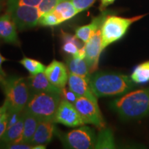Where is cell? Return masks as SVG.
I'll return each instance as SVG.
<instances>
[{"label": "cell", "instance_id": "obj_1", "mask_svg": "<svg viewBox=\"0 0 149 149\" xmlns=\"http://www.w3.org/2000/svg\"><path fill=\"white\" fill-rule=\"evenodd\" d=\"M88 82L97 97L123 95L136 87L130 76L110 72H98L91 74Z\"/></svg>", "mask_w": 149, "mask_h": 149}, {"label": "cell", "instance_id": "obj_2", "mask_svg": "<svg viewBox=\"0 0 149 149\" xmlns=\"http://www.w3.org/2000/svg\"><path fill=\"white\" fill-rule=\"evenodd\" d=\"M110 107L122 120H139L149 115V88L130 91L113 100Z\"/></svg>", "mask_w": 149, "mask_h": 149}, {"label": "cell", "instance_id": "obj_3", "mask_svg": "<svg viewBox=\"0 0 149 149\" xmlns=\"http://www.w3.org/2000/svg\"><path fill=\"white\" fill-rule=\"evenodd\" d=\"M5 94L4 103L7 106L8 113H22L31 97L27 78L10 76L0 80Z\"/></svg>", "mask_w": 149, "mask_h": 149}, {"label": "cell", "instance_id": "obj_4", "mask_svg": "<svg viewBox=\"0 0 149 149\" xmlns=\"http://www.w3.org/2000/svg\"><path fill=\"white\" fill-rule=\"evenodd\" d=\"M61 100V94L57 93H33L24 111L34 115L40 121H54Z\"/></svg>", "mask_w": 149, "mask_h": 149}, {"label": "cell", "instance_id": "obj_5", "mask_svg": "<svg viewBox=\"0 0 149 149\" xmlns=\"http://www.w3.org/2000/svg\"><path fill=\"white\" fill-rule=\"evenodd\" d=\"M146 15H141L133 17L125 18L115 15H107L101 26L102 46L103 51L107 46L120 40L125 35L135 22L139 21Z\"/></svg>", "mask_w": 149, "mask_h": 149}, {"label": "cell", "instance_id": "obj_6", "mask_svg": "<svg viewBox=\"0 0 149 149\" xmlns=\"http://www.w3.org/2000/svg\"><path fill=\"white\" fill-rule=\"evenodd\" d=\"M55 133L65 148L72 149L95 148L97 137L92 128L81 126L68 133H61L56 128Z\"/></svg>", "mask_w": 149, "mask_h": 149}, {"label": "cell", "instance_id": "obj_7", "mask_svg": "<svg viewBox=\"0 0 149 149\" xmlns=\"http://www.w3.org/2000/svg\"><path fill=\"white\" fill-rule=\"evenodd\" d=\"M15 22L19 31L31 29L38 25L41 14L37 7L8 6L7 11Z\"/></svg>", "mask_w": 149, "mask_h": 149}, {"label": "cell", "instance_id": "obj_8", "mask_svg": "<svg viewBox=\"0 0 149 149\" xmlns=\"http://www.w3.org/2000/svg\"><path fill=\"white\" fill-rule=\"evenodd\" d=\"M74 105L85 124H92L100 129L104 128L105 122L98 103L84 97H78Z\"/></svg>", "mask_w": 149, "mask_h": 149}, {"label": "cell", "instance_id": "obj_9", "mask_svg": "<svg viewBox=\"0 0 149 149\" xmlns=\"http://www.w3.org/2000/svg\"><path fill=\"white\" fill-rule=\"evenodd\" d=\"M54 121L55 123L72 128L85 124L74 104L68 102L64 98H61Z\"/></svg>", "mask_w": 149, "mask_h": 149}, {"label": "cell", "instance_id": "obj_10", "mask_svg": "<svg viewBox=\"0 0 149 149\" xmlns=\"http://www.w3.org/2000/svg\"><path fill=\"white\" fill-rule=\"evenodd\" d=\"M84 47L85 59L88 65L91 73L92 74L98 68L100 55L103 51L102 46L101 26L94 33L88 42L85 43Z\"/></svg>", "mask_w": 149, "mask_h": 149}, {"label": "cell", "instance_id": "obj_11", "mask_svg": "<svg viewBox=\"0 0 149 149\" xmlns=\"http://www.w3.org/2000/svg\"><path fill=\"white\" fill-rule=\"evenodd\" d=\"M44 72L48 79L57 88H64L68 84L69 72L67 66L61 61L54 59L46 67Z\"/></svg>", "mask_w": 149, "mask_h": 149}, {"label": "cell", "instance_id": "obj_12", "mask_svg": "<svg viewBox=\"0 0 149 149\" xmlns=\"http://www.w3.org/2000/svg\"><path fill=\"white\" fill-rule=\"evenodd\" d=\"M0 38L6 43L19 46L17 27L10 15L6 13L0 17Z\"/></svg>", "mask_w": 149, "mask_h": 149}, {"label": "cell", "instance_id": "obj_13", "mask_svg": "<svg viewBox=\"0 0 149 149\" xmlns=\"http://www.w3.org/2000/svg\"><path fill=\"white\" fill-rule=\"evenodd\" d=\"M68 86L70 90L77 95V97H84L97 103V99L91 90L88 80L84 77L69 72Z\"/></svg>", "mask_w": 149, "mask_h": 149}, {"label": "cell", "instance_id": "obj_14", "mask_svg": "<svg viewBox=\"0 0 149 149\" xmlns=\"http://www.w3.org/2000/svg\"><path fill=\"white\" fill-rule=\"evenodd\" d=\"M55 124L54 121L40 120L35 130L31 144L46 145L51 142L54 133H55Z\"/></svg>", "mask_w": 149, "mask_h": 149}, {"label": "cell", "instance_id": "obj_15", "mask_svg": "<svg viewBox=\"0 0 149 149\" xmlns=\"http://www.w3.org/2000/svg\"><path fill=\"white\" fill-rule=\"evenodd\" d=\"M28 84L31 91V95L33 93L40 92H53L61 94V89L54 86L49 80L44 72L30 75L27 78Z\"/></svg>", "mask_w": 149, "mask_h": 149}, {"label": "cell", "instance_id": "obj_16", "mask_svg": "<svg viewBox=\"0 0 149 149\" xmlns=\"http://www.w3.org/2000/svg\"><path fill=\"white\" fill-rule=\"evenodd\" d=\"M107 16V13H104L100 16L93 19L90 24L78 27L75 30V36L84 44L86 43L91 36L94 34V33L101 26L104 19Z\"/></svg>", "mask_w": 149, "mask_h": 149}, {"label": "cell", "instance_id": "obj_17", "mask_svg": "<svg viewBox=\"0 0 149 149\" xmlns=\"http://www.w3.org/2000/svg\"><path fill=\"white\" fill-rule=\"evenodd\" d=\"M66 66L70 73L84 77L89 81L91 73L85 59H79L70 55L66 59Z\"/></svg>", "mask_w": 149, "mask_h": 149}, {"label": "cell", "instance_id": "obj_18", "mask_svg": "<svg viewBox=\"0 0 149 149\" xmlns=\"http://www.w3.org/2000/svg\"><path fill=\"white\" fill-rule=\"evenodd\" d=\"M22 114L24 117V128L22 137L19 142L31 144V141L32 140L40 120L34 115L25 111H23Z\"/></svg>", "mask_w": 149, "mask_h": 149}, {"label": "cell", "instance_id": "obj_19", "mask_svg": "<svg viewBox=\"0 0 149 149\" xmlns=\"http://www.w3.org/2000/svg\"><path fill=\"white\" fill-rule=\"evenodd\" d=\"M24 128L23 114L19 120L13 125L8 126L0 139V148L5 145L14 142H19L21 139Z\"/></svg>", "mask_w": 149, "mask_h": 149}, {"label": "cell", "instance_id": "obj_20", "mask_svg": "<svg viewBox=\"0 0 149 149\" xmlns=\"http://www.w3.org/2000/svg\"><path fill=\"white\" fill-rule=\"evenodd\" d=\"M52 10L58 16L61 23L70 19L79 13L72 0H61Z\"/></svg>", "mask_w": 149, "mask_h": 149}, {"label": "cell", "instance_id": "obj_21", "mask_svg": "<svg viewBox=\"0 0 149 149\" xmlns=\"http://www.w3.org/2000/svg\"><path fill=\"white\" fill-rule=\"evenodd\" d=\"M61 40H62V46L61 49L64 53L69 54L70 55H74L77 53L81 48H82L84 44L79 40L75 35H72L69 33L61 31Z\"/></svg>", "mask_w": 149, "mask_h": 149}, {"label": "cell", "instance_id": "obj_22", "mask_svg": "<svg viewBox=\"0 0 149 149\" xmlns=\"http://www.w3.org/2000/svg\"><path fill=\"white\" fill-rule=\"evenodd\" d=\"M130 78L135 84H144L149 81V61L141 63L136 67Z\"/></svg>", "mask_w": 149, "mask_h": 149}, {"label": "cell", "instance_id": "obj_23", "mask_svg": "<svg viewBox=\"0 0 149 149\" xmlns=\"http://www.w3.org/2000/svg\"><path fill=\"white\" fill-rule=\"evenodd\" d=\"M114 137L111 129H103L97 137L95 148H115Z\"/></svg>", "mask_w": 149, "mask_h": 149}, {"label": "cell", "instance_id": "obj_24", "mask_svg": "<svg viewBox=\"0 0 149 149\" xmlns=\"http://www.w3.org/2000/svg\"><path fill=\"white\" fill-rule=\"evenodd\" d=\"M19 63L29 71L31 75L44 72L46 67L41 61L27 57H24L23 59L19 61Z\"/></svg>", "mask_w": 149, "mask_h": 149}, {"label": "cell", "instance_id": "obj_25", "mask_svg": "<svg viewBox=\"0 0 149 149\" xmlns=\"http://www.w3.org/2000/svg\"><path fill=\"white\" fill-rule=\"evenodd\" d=\"M61 24L58 16L53 10L43 14L39 19L38 25L42 26H55Z\"/></svg>", "mask_w": 149, "mask_h": 149}, {"label": "cell", "instance_id": "obj_26", "mask_svg": "<svg viewBox=\"0 0 149 149\" xmlns=\"http://www.w3.org/2000/svg\"><path fill=\"white\" fill-rule=\"evenodd\" d=\"M60 1L61 0H42V2L37 7L40 12L41 16L43 14L51 11Z\"/></svg>", "mask_w": 149, "mask_h": 149}, {"label": "cell", "instance_id": "obj_27", "mask_svg": "<svg viewBox=\"0 0 149 149\" xmlns=\"http://www.w3.org/2000/svg\"><path fill=\"white\" fill-rule=\"evenodd\" d=\"M42 0H8V6H26L31 7H38Z\"/></svg>", "mask_w": 149, "mask_h": 149}, {"label": "cell", "instance_id": "obj_28", "mask_svg": "<svg viewBox=\"0 0 149 149\" xmlns=\"http://www.w3.org/2000/svg\"><path fill=\"white\" fill-rule=\"evenodd\" d=\"M96 0H72V3L79 13L87 10L92 6Z\"/></svg>", "mask_w": 149, "mask_h": 149}, {"label": "cell", "instance_id": "obj_29", "mask_svg": "<svg viewBox=\"0 0 149 149\" xmlns=\"http://www.w3.org/2000/svg\"><path fill=\"white\" fill-rule=\"evenodd\" d=\"M61 95L64 97V99H66V100H68V102H71L72 104H74L76 100L78 97L75 93H74L71 90H70L69 88H66V87L61 89Z\"/></svg>", "mask_w": 149, "mask_h": 149}, {"label": "cell", "instance_id": "obj_30", "mask_svg": "<svg viewBox=\"0 0 149 149\" xmlns=\"http://www.w3.org/2000/svg\"><path fill=\"white\" fill-rule=\"evenodd\" d=\"M3 148H10V149H31L33 148V145L30 144H26L22 142H14L5 145L1 147Z\"/></svg>", "mask_w": 149, "mask_h": 149}, {"label": "cell", "instance_id": "obj_31", "mask_svg": "<svg viewBox=\"0 0 149 149\" xmlns=\"http://www.w3.org/2000/svg\"><path fill=\"white\" fill-rule=\"evenodd\" d=\"M8 114L0 122V139H1L3 135L4 134L7 128V126H8Z\"/></svg>", "mask_w": 149, "mask_h": 149}, {"label": "cell", "instance_id": "obj_32", "mask_svg": "<svg viewBox=\"0 0 149 149\" xmlns=\"http://www.w3.org/2000/svg\"><path fill=\"white\" fill-rule=\"evenodd\" d=\"M7 115H8V109L6 104L3 103V105L0 107V122L7 116Z\"/></svg>", "mask_w": 149, "mask_h": 149}, {"label": "cell", "instance_id": "obj_33", "mask_svg": "<svg viewBox=\"0 0 149 149\" xmlns=\"http://www.w3.org/2000/svg\"><path fill=\"white\" fill-rule=\"evenodd\" d=\"M7 61V59L5 58L3 56L1 55V54L0 53V77H6V72L3 71V70L2 69V64L4 61Z\"/></svg>", "mask_w": 149, "mask_h": 149}, {"label": "cell", "instance_id": "obj_34", "mask_svg": "<svg viewBox=\"0 0 149 149\" xmlns=\"http://www.w3.org/2000/svg\"><path fill=\"white\" fill-rule=\"evenodd\" d=\"M115 1V0H101L100 9H101V10H104V8H107L108 6L112 4Z\"/></svg>", "mask_w": 149, "mask_h": 149}, {"label": "cell", "instance_id": "obj_35", "mask_svg": "<svg viewBox=\"0 0 149 149\" xmlns=\"http://www.w3.org/2000/svg\"><path fill=\"white\" fill-rule=\"evenodd\" d=\"M2 78H3V77H0V80H1V79H2Z\"/></svg>", "mask_w": 149, "mask_h": 149}, {"label": "cell", "instance_id": "obj_36", "mask_svg": "<svg viewBox=\"0 0 149 149\" xmlns=\"http://www.w3.org/2000/svg\"><path fill=\"white\" fill-rule=\"evenodd\" d=\"M1 1V0H0V1Z\"/></svg>", "mask_w": 149, "mask_h": 149}]
</instances>
